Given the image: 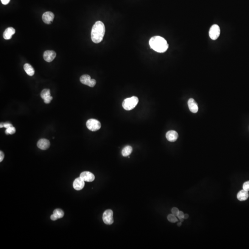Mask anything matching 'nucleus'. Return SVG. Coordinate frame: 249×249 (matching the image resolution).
I'll return each mask as SVG.
<instances>
[{"instance_id":"6ab92c4d","label":"nucleus","mask_w":249,"mask_h":249,"mask_svg":"<svg viewBox=\"0 0 249 249\" xmlns=\"http://www.w3.org/2000/svg\"><path fill=\"white\" fill-rule=\"evenodd\" d=\"M133 151V148L131 146H128L125 147L122 150V155L123 156L126 157L129 156Z\"/></svg>"},{"instance_id":"dca6fc26","label":"nucleus","mask_w":249,"mask_h":249,"mask_svg":"<svg viewBox=\"0 0 249 249\" xmlns=\"http://www.w3.org/2000/svg\"><path fill=\"white\" fill-rule=\"evenodd\" d=\"M15 30L13 28H7L3 33V38L6 40L10 39L13 35L15 34Z\"/></svg>"},{"instance_id":"ddd939ff","label":"nucleus","mask_w":249,"mask_h":249,"mask_svg":"<svg viewBox=\"0 0 249 249\" xmlns=\"http://www.w3.org/2000/svg\"><path fill=\"white\" fill-rule=\"evenodd\" d=\"M50 145V142L46 139H41L37 143L38 148L42 150H46L49 148Z\"/></svg>"},{"instance_id":"f8f14e48","label":"nucleus","mask_w":249,"mask_h":249,"mask_svg":"<svg viewBox=\"0 0 249 249\" xmlns=\"http://www.w3.org/2000/svg\"><path fill=\"white\" fill-rule=\"evenodd\" d=\"M80 177L85 181L92 182L95 180V175L90 172L85 171L81 173Z\"/></svg>"},{"instance_id":"c85d7f7f","label":"nucleus","mask_w":249,"mask_h":249,"mask_svg":"<svg viewBox=\"0 0 249 249\" xmlns=\"http://www.w3.org/2000/svg\"><path fill=\"white\" fill-rule=\"evenodd\" d=\"M188 217H189V215L188 214H185V216H184V219H187Z\"/></svg>"},{"instance_id":"c756f323","label":"nucleus","mask_w":249,"mask_h":249,"mask_svg":"<svg viewBox=\"0 0 249 249\" xmlns=\"http://www.w3.org/2000/svg\"><path fill=\"white\" fill-rule=\"evenodd\" d=\"M177 225H178V227H180L181 226V222H180L178 223Z\"/></svg>"},{"instance_id":"cd10ccee","label":"nucleus","mask_w":249,"mask_h":249,"mask_svg":"<svg viewBox=\"0 0 249 249\" xmlns=\"http://www.w3.org/2000/svg\"><path fill=\"white\" fill-rule=\"evenodd\" d=\"M50 218L52 220V221H56L58 219V218L55 216V214H53L51 215V217H50Z\"/></svg>"},{"instance_id":"5701e85b","label":"nucleus","mask_w":249,"mask_h":249,"mask_svg":"<svg viewBox=\"0 0 249 249\" xmlns=\"http://www.w3.org/2000/svg\"><path fill=\"white\" fill-rule=\"evenodd\" d=\"M243 188L244 190L246 191H249V181H246L244 183L243 185Z\"/></svg>"},{"instance_id":"6e6552de","label":"nucleus","mask_w":249,"mask_h":249,"mask_svg":"<svg viewBox=\"0 0 249 249\" xmlns=\"http://www.w3.org/2000/svg\"><path fill=\"white\" fill-rule=\"evenodd\" d=\"M41 97L42 99L44 100V103L46 104H49L53 99V97L50 95V91L49 89L43 90L41 92Z\"/></svg>"},{"instance_id":"423d86ee","label":"nucleus","mask_w":249,"mask_h":249,"mask_svg":"<svg viewBox=\"0 0 249 249\" xmlns=\"http://www.w3.org/2000/svg\"><path fill=\"white\" fill-rule=\"evenodd\" d=\"M221 30L219 26L217 25H213L210 27L209 31V36L212 40H217L220 35Z\"/></svg>"},{"instance_id":"a878e982","label":"nucleus","mask_w":249,"mask_h":249,"mask_svg":"<svg viewBox=\"0 0 249 249\" xmlns=\"http://www.w3.org/2000/svg\"><path fill=\"white\" fill-rule=\"evenodd\" d=\"M4 158V154L3 152L2 151H0V162L3 161V159Z\"/></svg>"},{"instance_id":"4be33fe9","label":"nucleus","mask_w":249,"mask_h":249,"mask_svg":"<svg viewBox=\"0 0 249 249\" xmlns=\"http://www.w3.org/2000/svg\"><path fill=\"white\" fill-rule=\"evenodd\" d=\"M15 128L13 126V127L8 128L6 129L5 133L6 134H13L15 133Z\"/></svg>"},{"instance_id":"1a4fd4ad","label":"nucleus","mask_w":249,"mask_h":249,"mask_svg":"<svg viewBox=\"0 0 249 249\" xmlns=\"http://www.w3.org/2000/svg\"><path fill=\"white\" fill-rule=\"evenodd\" d=\"M55 15L51 12H46L43 14L42 20L43 21L47 24H50L54 19Z\"/></svg>"},{"instance_id":"7c9ffc66","label":"nucleus","mask_w":249,"mask_h":249,"mask_svg":"<svg viewBox=\"0 0 249 249\" xmlns=\"http://www.w3.org/2000/svg\"><path fill=\"white\" fill-rule=\"evenodd\" d=\"M184 219H180V221L182 222H183L184 221Z\"/></svg>"},{"instance_id":"20e7f679","label":"nucleus","mask_w":249,"mask_h":249,"mask_svg":"<svg viewBox=\"0 0 249 249\" xmlns=\"http://www.w3.org/2000/svg\"><path fill=\"white\" fill-rule=\"evenodd\" d=\"M86 127L90 131L96 132L101 128V124L98 120L91 119L86 122Z\"/></svg>"},{"instance_id":"7ed1b4c3","label":"nucleus","mask_w":249,"mask_h":249,"mask_svg":"<svg viewBox=\"0 0 249 249\" xmlns=\"http://www.w3.org/2000/svg\"><path fill=\"white\" fill-rule=\"evenodd\" d=\"M138 102V99L136 97L133 96L130 98H126L122 102V107L126 111H131L137 106Z\"/></svg>"},{"instance_id":"f03ea898","label":"nucleus","mask_w":249,"mask_h":249,"mask_svg":"<svg viewBox=\"0 0 249 249\" xmlns=\"http://www.w3.org/2000/svg\"><path fill=\"white\" fill-rule=\"evenodd\" d=\"M105 33V27L104 24L98 21L95 23L92 27L91 37L92 41L96 43H98L103 40Z\"/></svg>"},{"instance_id":"4468645a","label":"nucleus","mask_w":249,"mask_h":249,"mask_svg":"<svg viewBox=\"0 0 249 249\" xmlns=\"http://www.w3.org/2000/svg\"><path fill=\"white\" fill-rule=\"evenodd\" d=\"M188 105L189 109L193 113H197L198 111V105L193 98H190L188 101Z\"/></svg>"},{"instance_id":"f3484780","label":"nucleus","mask_w":249,"mask_h":249,"mask_svg":"<svg viewBox=\"0 0 249 249\" xmlns=\"http://www.w3.org/2000/svg\"><path fill=\"white\" fill-rule=\"evenodd\" d=\"M249 197V193L248 191L243 189L239 191L237 194V198L240 201H245Z\"/></svg>"},{"instance_id":"f257e3e1","label":"nucleus","mask_w":249,"mask_h":249,"mask_svg":"<svg viewBox=\"0 0 249 249\" xmlns=\"http://www.w3.org/2000/svg\"><path fill=\"white\" fill-rule=\"evenodd\" d=\"M150 48L158 53H164L169 48V44L166 40L160 36H155L149 41Z\"/></svg>"},{"instance_id":"bb28decb","label":"nucleus","mask_w":249,"mask_h":249,"mask_svg":"<svg viewBox=\"0 0 249 249\" xmlns=\"http://www.w3.org/2000/svg\"><path fill=\"white\" fill-rule=\"evenodd\" d=\"M1 1L3 5H7L10 2V0H1Z\"/></svg>"},{"instance_id":"412c9836","label":"nucleus","mask_w":249,"mask_h":249,"mask_svg":"<svg viewBox=\"0 0 249 249\" xmlns=\"http://www.w3.org/2000/svg\"><path fill=\"white\" fill-rule=\"evenodd\" d=\"M167 220H168V221L169 222L172 223H175L176 222H178V219L176 217L175 215L173 214H169L167 216Z\"/></svg>"},{"instance_id":"aec40b11","label":"nucleus","mask_w":249,"mask_h":249,"mask_svg":"<svg viewBox=\"0 0 249 249\" xmlns=\"http://www.w3.org/2000/svg\"><path fill=\"white\" fill-rule=\"evenodd\" d=\"M53 214L57 217L58 219L62 218L64 215V213L63 210L59 208H57L54 210Z\"/></svg>"},{"instance_id":"0eeeda50","label":"nucleus","mask_w":249,"mask_h":249,"mask_svg":"<svg viewBox=\"0 0 249 249\" xmlns=\"http://www.w3.org/2000/svg\"><path fill=\"white\" fill-rule=\"evenodd\" d=\"M81 83L84 85H87L91 87H93L96 84V81L94 79H91L89 75H83L80 78Z\"/></svg>"},{"instance_id":"a211bd4d","label":"nucleus","mask_w":249,"mask_h":249,"mask_svg":"<svg viewBox=\"0 0 249 249\" xmlns=\"http://www.w3.org/2000/svg\"><path fill=\"white\" fill-rule=\"evenodd\" d=\"M24 69L26 73L30 76H32L35 74V71L32 66L28 63H26L24 66Z\"/></svg>"},{"instance_id":"2eb2a0df","label":"nucleus","mask_w":249,"mask_h":249,"mask_svg":"<svg viewBox=\"0 0 249 249\" xmlns=\"http://www.w3.org/2000/svg\"><path fill=\"white\" fill-rule=\"evenodd\" d=\"M166 137L168 141L174 142L176 141L178 139V134L176 131L171 130L166 133Z\"/></svg>"},{"instance_id":"b1692460","label":"nucleus","mask_w":249,"mask_h":249,"mask_svg":"<svg viewBox=\"0 0 249 249\" xmlns=\"http://www.w3.org/2000/svg\"><path fill=\"white\" fill-rule=\"evenodd\" d=\"M179 211H179V209L178 208H177L174 207L172 209V213L173 214L175 215L176 217L178 216Z\"/></svg>"},{"instance_id":"39448f33","label":"nucleus","mask_w":249,"mask_h":249,"mask_svg":"<svg viewBox=\"0 0 249 249\" xmlns=\"http://www.w3.org/2000/svg\"><path fill=\"white\" fill-rule=\"evenodd\" d=\"M102 220L106 224L110 225L113 223V212L111 209L105 210L102 215Z\"/></svg>"},{"instance_id":"9b49d317","label":"nucleus","mask_w":249,"mask_h":249,"mask_svg":"<svg viewBox=\"0 0 249 249\" xmlns=\"http://www.w3.org/2000/svg\"><path fill=\"white\" fill-rule=\"evenodd\" d=\"M56 55V53L54 51L46 50L43 54V58L47 62H50L55 59Z\"/></svg>"},{"instance_id":"393cba45","label":"nucleus","mask_w":249,"mask_h":249,"mask_svg":"<svg viewBox=\"0 0 249 249\" xmlns=\"http://www.w3.org/2000/svg\"><path fill=\"white\" fill-rule=\"evenodd\" d=\"M184 216H185V214H184V213L182 211H180L179 212V214H178V217L179 219H184Z\"/></svg>"},{"instance_id":"9d476101","label":"nucleus","mask_w":249,"mask_h":249,"mask_svg":"<svg viewBox=\"0 0 249 249\" xmlns=\"http://www.w3.org/2000/svg\"><path fill=\"white\" fill-rule=\"evenodd\" d=\"M85 181L80 177L74 180L73 183L74 189L77 191H80L83 189L85 186Z\"/></svg>"}]
</instances>
